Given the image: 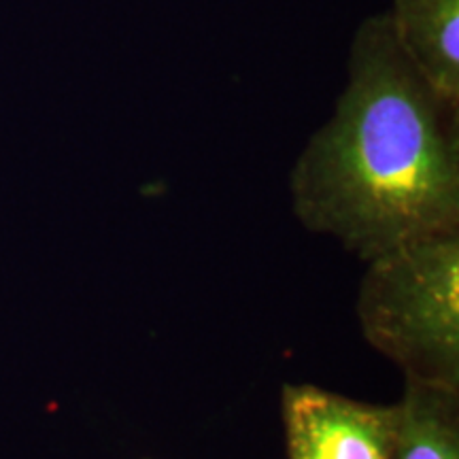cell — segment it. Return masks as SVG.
Listing matches in <instances>:
<instances>
[{
    "instance_id": "6da1fadb",
    "label": "cell",
    "mask_w": 459,
    "mask_h": 459,
    "mask_svg": "<svg viewBox=\"0 0 459 459\" xmlns=\"http://www.w3.org/2000/svg\"><path fill=\"white\" fill-rule=\"evenodd\" d=\"M457 113L411 65L389 13L364 20L334 115L291 170L296 217L364 262L459 230Z\"/></svg>"
},
{
    "instance_id": "7a4b0ae2",
    "label": "cell",
    "mask_w": 459,
    "mask_h": 459,
    "mask_svg": "<svg viewBox=\"0 0 459 459\" xmlns=\"http://www.w3.org/2000/svg\"><path fill=\"white\" fill-rule=\"evenodd\" d=\"M358 319L404 383L459 392V230L406 240L366 262Z\"/></svg>"
},
{
    "instance_id": "3957f363",
    "label": "cell",
    "mask_w": 459,
    "mask_h": 459,
    "mask_svg": "<svg viewBox=\"0 0 459 459\" xmlns=\"http://www.w3.org/2000/svg\"><path fill=\"white\" fill-rule=\"evenodd\" d=\"M281 419L287 459H392L395 404L285 383Z\"/></svg>"
},
{
    "instance_id": "277c9868",
    "label": "cell",
    "mask_w": 459,
    "mask_h": 459,
    "mask_svg": "<svg viewBox=\"0 0 459 459\" xmlns=\"http://www.w3.org/2000/svg\"><path fill=\"white\" fill-rule=\"evenodd\" d=\"M395 41L429 90L459 108V0H394Z\"/></svg>"
},
{
    "instance_id": "5b68a950",
    "label": "cell",
    "mask_w": 459,
    "mask_h": 459,
    "mask_svg": "<svg viewBox=\"0 0 459 459\" xmlns=\"http://www.w3.org/2000/svg\"><path fill=\"white\" fill-rule=\"evenodd\" d=\"M392 459H459V392L404 383Z\"/></svg>"
}]
</instances>
